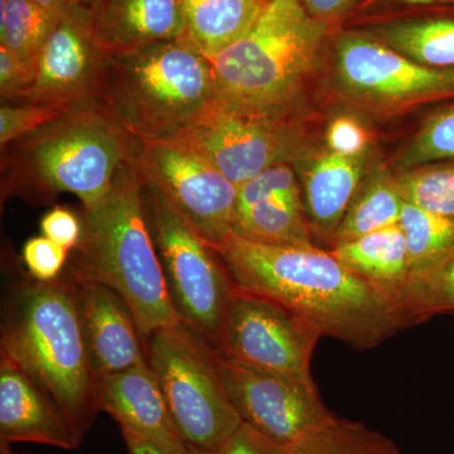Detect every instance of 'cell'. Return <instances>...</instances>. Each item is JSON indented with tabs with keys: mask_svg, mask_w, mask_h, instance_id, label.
I'll use <instances>...</instances> for the list:
<instances>
[{
	"mask_svg": "<svg viewBox=\"0 0 454 454\" xmlns=\"http://www.w3.org/2000/svg\"><path fill=\"white\" fill-rule=\"evenodd\" d=\"M214 249L238 288L279 301L358 351L409 327L393 295L316 245L274 247L232 231Z\"/></svg>",
	"mask_w": 454,
	"mask_h": 454,
	"instance_id": "cell-1",
	"label": "cell"
},
{
	"mask_svg": "<svg viewBox=\"0 0 454 454\" xmlns=\"http://www.w3.org/2000/svg\"><path fill=\"white\" fill-rule=\"evenodd\" d=\"M133 149L134 138L103 98L82 101L2 146V202L17 197L47 205L61 193H71L82 207H92L107 195Z\"/></svg>",
	"mask_w": 454,
	"mask_h": 454,
	"instance_id": "cell-2",
	"label": "cell"
},
{
	"mask_svg": "<svg viewBox=\"0 0 454 454\" xmlns=\"http://www.w3.org/2000/svg\"><path fill=\"white\" fill-rule=\"evenodd\" d=\"M143 178L128 160L107 195L82 207V236L70 253L67 274L76 282L110 286L124 298L143 340L154 331L178 324L148 221Z\"/></svg>",
	"mask_w": 454,
	"mask_h": 454,
	"instance_id": "cell-3",
	"label": "cell"
},
{
	"mask_svg": "<svg viewBox=\"0 0 454 454\" xmlns=\"http://www.w3.org/2000/svg\"><path fill=\"white\" fill-rule=\"evenodd\" d=\"M0 348L49 391L85 438L100 411L76 280L65 274L53 282L32 278L20 284L8 301Z\"/></svg>",
	"mask_w": 454,
	"mask_h": 454,
	"instance_id": "cell-4",
	"label": "cell"
},
{
	"mask_svg": "<svg viewBox=\"0 0 454 454\" xmlns=\"http://www.w3.org/2000/svg\"><path fill=\"white\" fill-rule=\"evenodd\" d=\"M328 23L301 0H269L240 40L210 59L217 98L245 109L289 116L319 61Z\"/></svg>",
	"mask_w": 454,
	"mask_h": 454,
	"instance_id": "cell-5",
	"label": "cell"
},
{
	"mask_svg": "<svg viewBox=\"0 0 454 454\" xmlns=\"http://www.w3.org/2000/svg\"><path fill=\"white\" fill-rule=\"evenodd\" d=\"M217 97L207 57L184 41L112 53L101 98L131 138L169 140Z\"/></svg>",
	"mask_w": 454,
	"mask_h": 454,
	"instance_id": "cell-6",
	"label": "cell"
},
{
	"mask_svg": "<svg viewBox=\"0 0 454 454\" xmlns=\"http://www.w3.org/2000/svg\"><path fill=\"white\" fill-rule=\"evenodd\" d=\"M145 349L186 446L193 453L219 450L243 422L221 385L216 349L184 321L154 331L145 340Z\"/></svg>",
	"mask_w": 454,
	"mask_h": 454,
	"instance_id": "cell-7",
	"label": "cell"
},
{
	"mask_svg": "<svg viewBox=\"0 0 454 454\" xmlns=\"http://www.w3.org/2000/svg\"><path fill=\"white\" fill-rule=\"evenodd\" d=\"M146 221L179 318L216 349L236 286L219 253L145 181Z\"/></svg>",
	"mask_w": 454,
	"mask_h": 454,
	"instance_id": "cell-8",
	"label": "cell"
},
{
	"mask_svg": "<svg viewBox=\"0 0 454 454\" xmlns=\"http://www.w3.org/2000/svg\"><path fill=\"white\" fill-rule=\"evenodd\" d=\"M170 142L201 155L236 186L297 158V130L288 116L271 115L215 98Z\"/></svg>",
	"mask_w": 454,
	"mask_h": 454,
	"instance_id": "cell-9",
	"label": "cell"
},
{
	"mask_svg": "<svg viewBox=\"0 0 454 454\" xmlns=\"http://www.w3.org/2000/svg\"><path fill=\"white\" fill-rule=\"evenodd\" d=\"M324 337L309 318L264 295L236 286L217 340L220 355L243 365L316 385L313 351Z\"/></svg>",
	"mask_w": 454,
	"mask_h": 454,
	"instance_id": "cell-10",
	"label": "cell"
},
{
	"mask_svg": "<svg viewBox=\"0 0 454 454\" xmlns=\"http://www.w3.org/2000/svg\"><path fill=\"white\" fill-rule=\"evenodd\" d=\"M131 162L212 247L232 232L239 186L201 155L170 140L134 139Z\"/></svg>",
	"mask_w": 454,
	"mask_h": 454,
	"instance_id": "cell-11",
	"label": "cell"
},
{
	"mask_svg": "<svg viewBox=\"0 0 454 454\" xmlns=\"http://www.w3.org/2000/svg\"><path fill=\"white\" fill-rule=\"evenodd\" d=\"M334 71L349 98L379 109H402L454 94V68L417 64L360 35L337 38Z\"/></svg>",
	"mask_w": 454,
	"mask_h": 454,
	"instance_id": "cell-12",
	"label": "cell"
},
{
	"mask_svg": "<svg viewBox=\"0 0 454 454\" xmlns=\"http://www.w3.org/2000/svg\"><path fill=\"white\" fill-rule=\"evenodd\" d=\"M221 385L241 422L286 446L333 419L316 385L243 365L216 351Z\"/></svg>",
	"mask_w": 454,
	"mask_h": 454,
	"instance_id": "cell-13",
	"label": "cell"
},
{
	"mask_svg": "<svg viewBox=\"0 0 454 454\" xmlns=\"http://www.w3.org/2000/svg\"><path fill=\"white\" fill-rule=\"evenodd\" d=\"M109 53L92 32L82 5L59 17L35 59V82L25 94L3 103L70 107L101 98Z\"/></svg>",
	"mask_w": 454,
	"mask_h": 454,
	"instance_id": "cell-14",
	"label": "cell"
},
{
	"mask_svg": "<svg viewBox=\"0 0 454 454\" xmlns=\"http://www.w3.org/2000/svg\"><path fill=\"white\" fill-rule=\"evenodd\" d=\"M232 231L254 243L315 247L300 184L288 163H278L239 186Z\"/></svg>",
	"mask_w": 454,
	"mask_h": 454,
	"instance_id": "cell-15",
	"label": "cell"
},
{
	"mask_svg": "<svg viewBox=\"0 0 454 454\" xmlns=\"http://www.w3.org/2000/svg\"><path fill=\"white\" fill-rule=\"evenodd\" d=\"M46 444L76 450L73 424L49 391L8 355H0V443Z\"/></svg>",
	"mask_w": 454,
	"mask_h": 454,
	"instance_id": "cell-16",
	"label": "cell"
},
{
	"mask_svg": "<svg viewBox=\"0 0 454 454\" xmlns=\"http://www.w3.org/2000/svg\"><path fill=\"white\" fill-rule=\"evenodd\" d=\"M98 411L121 429L131 430L170 454H195L179 435L148 361L121 372L97 376Z\"/></svg>",
	"mask_w": 454,
	"mask_h": 454,
	"instance_id": "cell-17",
	"label": "cell"
},
{
	"mask_svg": "<svg viewBox=\"0 0 454 454\" xmlns=\"http://www.w3.org/2000/svg\"><path fill=\"white\" fill-rule=\"evenodd\" d=\"M77 284L83 339L95 375L121 372L146 363L145 340L124 298L104 284Z\"/></svg>",
	"mask_w": 454,
	"mask_h": 454,
	"instance_id": "cell-18",
	"label": "cell"
},
{
	"mask_svg": "<svg viewBox=\"0 0 454 454\" xmlns=\"http://www.w3.org/2000/svg\"><path fill=\"white\" fill-rule=\"evenodd\" d=\"M89 13L92 32L109 55L184 40L181 0H97Z\"/></svg>",
	"mask_w": 454,
	"mask_h": 454,
	"instance_id": "cell-19",
	"label": "cell"
},
{
	"mask_svg": "<svg viewBox=\"0 0 454 454\" xmlns=\"http://www.w3.org/2000/svg\"><path fill=\"white\" fill-rule=\"evenodd\" d=\"M365 154L325 152L301 172L303 206L312 234L331 245L352 200L365 177Z\"/></svg>",
	"mask_w": 454,
	"mask_h": 454,
	"instance_id": "cell-20",
	"label": "cell"
},
{
	"mask_svg": "<svg viewBox=\"0 0 454 454\" xmlns=\"http://www.w3.org/2000/svg\"><path fill=\"white\" fill-rule=\"evenodd\" d=\"M331 253L349 270L399 301L411 268L399 223L336 244Z\"/></svg>",
	"mask_w": 454,
	"mask_h": 454,
	"instance_id": "cell-21",
	"label": "cell"
},
{
	"mask_svg": "<svg viewBox=\"0 0 454 454\" xmlns=\"http://www.w3.org/2000/svg\"><path fill=\"white\" fill-rule=\"evenodd\" d=\"M265 4L262 0H181L184 41L212 59L252 28Z\"/></svg>",
	"mask_w": 454,
	"mask_h": 454,
	"instance_id": "cell-22",
	"label": "cell"
},
{
	"mask_svg": "<svg viewBox=\"0 0 454 454\" xmlns=\"http://www.w3.org/2000/svg\"><path fill=\"white\" fill-rule=\"evenodd\" d=\"M375 32L382 43L417 64L454 68V18L396 20Z\"/></svg>",
	"mask_w": 454,
	"mask_h": 454,
	"instance_id": "cell-23",
	"label": "cell"
},
{
	"mask_svg": "<svg viewBox=\"0 0 454 454\" xmlns=\"http://www.w3.org/2000/svg\"><path fill=\"white\" fill-rule=\"evenodd\" d=\"M404 203L395 177H391L387 172H376L358 188L334 235L333 247L376 230L396 225L402 217Z\"/></svg>",
	"mask_w": 454,
	"mask_h": 454,
	"instance_id": "cell-24",
	"label": "cell"
},
{
	"mask_svg": "<svg viewBox=\"0 0 454 454\" xmlns=\"http://www.w3.org/2000/svg\"><path fill=\"white\" fill-rule=\"evenodd\" d=\"M284 454H403L387 435L365 424L334 415L283 446Z\"/></svg>",
	"mask_w": 454,
	"mask_h": 454,
	"instance_id": "cell-25",
	"label": "cell"
},
{
	"mask_svg": "<svg viewBox=\"0 0 454 454\" xmlns=\"http://www.w3.org/2000/svg\"><path fill=\"white\" fill-rule=\"evenodd\" d=\"M399 306L409 325L454 312V247L437 262L411 274L400 293Z\"/></svg>",
	"mask_w": 454,
	"mask_h": 454,
	"instance_id": "cell-26",
	"label": "cell"
},
{
	"mask_svg": "<svg viewBox=\"0 0 454 454\" xmlns=\"http://www.w3.org/2000/svg\"><path fill=\"white\" fill-rule=\"evenodd\" d=\"M61 16L31 0H0V46L35 64Z\"/></svg>",
	"mask_w": 454,
	"mask_h": 454,
	"instance_id": "cell-27",
	"label": "cell"
},
{
	"mask_svg": "<svg viewBox=\"0 0 454 454\" xmlns=\"http://www.w3.org/2000/svg\"><path fill=\"white\" fill-rule=\"evenodd\" d=\"M399 225L404 232L411 273L437 262L454 247L453 219L405 201Z\"/></svg>",
	"mask_w": 454,
	"mask_h": 454,
	"instance_id": "cell-28",
	"label": "cell"
},
{
	"mask_svg": "<svg viewBox=\"0 0 454 454\" xmlns=\"http://www.w3.org/2000/svg\"><path fill=\"white\" fill-rule=\"evenodd\" d=\"M395 179L406 202L454 220V163L415 167Z\"/></svg>",
	"mask_w": 454,
	"mask_h": 454,
	"instance_id": "cell-29",
	"label": "cell"
},
{
	"mask_svg": "<svg viewBox=\"0 0 454 454\" xmlns=\"http://www.w3.org/2000/svg\"><path fill=\"white\" fill-rule=\"evenodd\" d=\"M443 160H454V107L424 122L406 146L399 164L406 170Z\"/></svg>",
	"mask_w": 454,
	"mask_h": 454,
	"instance_id": "cell-30",
	"label": "cell"
},
{
	"mask_svg": "<svg viewBox=\"0 0 454 454\" xmlns=\"http://www.w3.org/2000/svg\"><path fill=\"white\" fill-rule=\"evenodd\" d=\"M68 107L3 103L0 106V146L32 133L61 115Z\"/></svg>",
	"mask_w": 454,
	"mask_h": 454,
	"instance_id": "cell-31",
	"label": "cell"
},
{
	"mask_svg": "<svg viewBox=\"0 0 454 454\" xmlns=\"http://www.w3.org/2000/svg\"><path fill=\"white\" fill-rule=\"evenodd\" d=\"M70 252L46 236H35L26 241L22 258L27 271L38 282H53L62 276Z\"/></svg>",
	"mask_w": 454,
	"mask_h": 454,
	"instance_id": "cell-32",
	"label": "cell"
},
{
	"mask_svg": "<svg viewBox=\"0 0 454 454\" xmlns=\"http://www.w3.org/2000/svg\"><path fill=\"white\" fill-rule=\"evenodd\" d=\"M35 82V64L20 59L0 46V97L11 101L32 88Z\"/></svg>",
	"mask_w": 454,
	"mask_h": 454,
	"instance_id": "cell-33",
	"label": "cell"
},
{
	"mask_svg": "<svg viewBox=\"0 0 454 454\" xmlns=\"http://www.w3.org/2000/svg\"><path fill=\"white\" fill-rule=\"evenodd\" d=\"M325 140L333 153L360 157L370 145V133L356 119L339 116L328 125Z\"/></svg>",
	"mask_w": 454,
	"mask_h": 454,
	"instance_id": "cell-34",
	"label": "cell"
},
{
	"mask_svg": "<svg viewBox=\"0 0 454 454\" xmlns=\"http://www.w3.org/2000/svg\"><path fill=\"white\" fill-rule=\"evenodd\" d=\"M41 231L42 235L71 253L82 240V216L66 207L52 208L42 217Z\"/></svg>",
	"mask_w": 454,
	"mask_h": 454,
	"instance_id": "cell-35",
	"label": "cell"
},
{
	"mask_svg": "<svg viewBox=\"0 0 454 454\" xmlns=\"http://www.w3.org/2000/svg\"><path fill=\"white\" fill-rule=\"evenodd\" d=\"M202 454H284V452L282 446L243 423L234 435L219 450Z\"/></svg>",
	"mask_w": 454,
	"mask_h": 454,
	"instance_id": "cell-36",
	"label": "cell"
},
{
	"mask_svg": "<svg viewBox=\"0 0 454 454\" xmlns=\"http://www.w3.org/2000/svg\"><path fill=\"white\" fill-rule=\"evenodd\" d=\"M358 2L360 0H301L310 16L327 23L348 13Z\"/></svg>",
	"mask_w": 454,
	"mask_h": 454,
	"instance_id": "cell-37",
	"label": "cell"
},
{
	"mask_svg": "<svg viewBox=\"0 0 454 454\" xmlns=\"http://www.w3.org/2000/svg\"><path fill=\"white\" fill-rule=\"evenodd\" d=\"M121 430L125 446H127L128 453L129 454H170L164 450L163 448L157 446L153 442L148 441V439L131 432V430Z\"/></svg>",
	"mask_w": 454,
	"mask_h": 454,
	"instance_id": "cell-38",
	"label": "cell"
},
{
	"mask_svg": "<svg viewBox=\"0 0 454 454\" xmlns=\"http://www.w3.org/2000/svg\"><path fill=\"white\" fill-rule=\"evenodd\" d=\"M31 2L50 9L57 14L67 13L68 11L79 4L77 0H31Z\"/></svg>",
	"mask_w": 454,
	"mask_h": 454,
	"instance_id": "cell-39",
	"label": "cell"
},
{
	"mask_svg": "<svg viewBox=\"0 0 454 454\" xmlns=\"http://www.w3.org/2000/svg\"><path fill=\"white\" fill-rule=\"evenodd\" d=\"M400 4H433V3L454 2V0H387Z\"/></svg>",
	"mask_w": 454,
	"mask_h": 454,
	"instance_id": "cell-40",
	"label": "cell"
},
{
	"mask_svg": "<svg viewBox=\"0 0 454 454\" xmlns=\"http://www.w3.org/2000/svg\"><path fill=\"white\" fill-rule=\"evenodd\" d=\"M0 454H29V453H18L16 450H12L11 444L0 443Z\"/></svg>",
	"mask_w": 454,
	"mask_h": 454,
	"instance_id": "cell-41",
	"label": "cell"
},
{
	"mask_svg": "<svg viewBox=\"0 0 454 454\" xmlns=\"http://www.w3.org/2000/svg\"><path fill=\"white\" fill-rule=\"evenodd\" d=\"M97 2V0H77V3H79L82 7L85 8L86 11H89L90 8L92 7V4Z\"/></svg>",
	"mask_w": 454,
	"mask_h": 454,
	"instance_id": "cell-42",
	"label": "cell"
},
{
	"mask_svg": "<svg viewBox=\"0 0 454 454\" xmlns=\"http://www.w3.org/2000/svg\"><path fill=\"white\" fill-rule=\"evenodd\" d=\"M262 2L268 3L269 0H262Z\"/></svg>",
	"mask_w": 454,
	"mask_h": 454,
	"instance_id": "cell-43",
	"label": "cell"
}]
</instances>
